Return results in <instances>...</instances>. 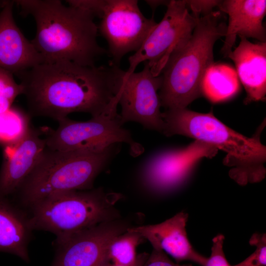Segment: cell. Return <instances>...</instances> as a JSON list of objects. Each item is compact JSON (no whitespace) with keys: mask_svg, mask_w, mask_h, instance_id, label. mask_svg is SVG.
Wrapping results in <instances>:
<instances>
[{"mask_svg":"<svg viewBox=\"0 0 266 266\" xmlns=\"http://www.w3.org/2000/svg\"><path fill=\"white\" fill-rule=\"evenodd\" d=\"M149 256V254L143 252L137 255L136 259L134 263L129 265L116 264L105 261L100 266H142Z\"/></svg>","mask_w":266,"mask_h":266,"instance_id":"4316f807","label":"cell"},{"mask_svg":"<svg viewBox=\"0 0 266 266\" xmlns=\"http://www.w3.org/2000/svg\"><path fill=\"white\" fill-rule=\"evenodd\" d=\"M217 150L213 146L195 140L184 148L160 154L146 165L144 182L156 192L172 191L186 181L202 158L214 156Z\"/></svg>","mask_w":266,"mask_h":266,"instance_id":"7c38bea8","label":"cell"},{"mask_svg":"<svg viewBox=\"0 0 266 266\" xmlns=\"http://www.w3.org/2000/svg\"><path fill=\"white\" fill-rule=\"evenodd\" d=\"M23 92V86L15 81L13 74L0 68V113L9 109Z\"/></svg>","mask_w":266,"mask_h":266,"instance_id":"7402d4cb","label":"cell"},{"mask_svg":"<svg viewBox=\"0 0 266 266\" xmlns=\"http://www.w3.org/2000/svg\"><path fill=\"white\" fill-rule=\"evenodd\" d=\"M44 127L32 124L25 136L16 144L3 148L0 169V198L13 196L33 170L46 145Z\"/></svg>","mask_w":266,"mask_h":266,"instance_id":"4fadbf2b","label":"cell"},{"mask_svg":"<svg viewBox=\"0 0 266 266\" xmlns=\"http://www.w3.org/2000/svg\"><path fill=\"white\" fill-rule=\"evenodd\" d=\"M249 244L256 247L255 251L241 262L231 266H266V233H254L249 240Z\"/></svg>","mask_w":266,"mask_h":266,"instance_id":"603a6c76","label":"cell"},{"mask_svg":"<svg viewBox=\"0 0 266 266\" xmlns=\"http://www.w3.org/2000/svg\"><path fill=\"white\" fill-rule=\"evenodd\" d=\"M163 133L166 136L181 135L213 146L227 153L224 164L230 168L229 176L238 184L259 183L266 174V147L260 140L264 126L251 137L229 128L212 111L200 113L185 108L162 112Z\"/></svg>","mask_w":266,"mask_h":266,"instance_id":"3957f363","label":"cell"},{"mask_svg":"<svg viewBox=\"0 0 266 266\" xmlns=\"http://www.w3.org/2000/svg\"><path fill=\"white\" fill-rule=\"evenodd\" d=\"M14 3L21 14L30 15L36 23V34L31 41L44 63L70 61L95 66L106 51L98 42L95 16L87 10L65 6L58 0H18Z\"/></svg>","mask_w":266,"mask_h":266,"instance_id":"7a4b0ae2","label":"cell"},{"mask_svg":"<svg viewBox=\"0 0 266 266\" xmlns=\"http://www.w3.org/2000/svg\"><path fill=\"white\" fill-rule=\"evenodd\" d=\"M130 228L109 242L106 250V261L123 265H131L135 262L136 249L145 239Z\"/></svg>","mask_w":266,"mask_h":266,"instance_id":"44dd1931","label":"cell"},{"mask_svg":"<svg viewBox=\"0 0 266 266\" xmlns=\"http://www.w3.org/2000/svg\"><path fill=\"white\" fill-rule=\"evenodd\" d=\"M125 72L111 64L89 66L61 61L43 63L15 75L30 116L58 121L75 112L98 116L118 106Z\"/></svg>","mask_w":266,"mask_h":266,"instance_id":"6da1fadb","label":"cell"},{"mask_svg":"<svg viewBox=\"0 0 266 266\" xmlns=\"http://www.w3.org/2000/svg\"><path fill=\"white\" fill-rule=\"evenodd\" d=\"M227 25L220 11L199 17L187 43L170 56L160 75L159 95L166 110L185 108L201 95V83L213 62V47L225 36Z\"/></svg>","mask_w":266,"mask_h":266,"instance_id":"277c9868","label":"cell"},{"mask_svg":"<svg viewBox=\"0 0 266 266\" xmlns=\"http://www.w3.org/2000/svg\"><path fill=\"white\" fill-rule=\"evenodd\" d=\"M142 266H192L191 264L181 265L171 261L166 254L159 249H153Z\"/></svg>","mask_w":266,"mask_h":266,"instance_id":"d4e9b609","label":"cell"},{"mask_svg":"<svg viewBox=\"0 0 266 266\" xmlns=\"http://www.w3.org/2000/svg\"><path fill=\"white\" fill-rule=\"evenodd\" d=\"M218 6L229 17L225 41L221 49L225 56H228L232 51L237 36L266 42V29L263 24L266 14V0H220Z\"/></svg>","mask_w":266,"mask_h":266,"instance_id":"2e32d148","label":"cell"},{"mask_svg":"<svg viewBox=\"0 0 266 266\" xmlns=\"http://www.w3.org/2000/svg\"><path fill=\"white\" fill-rule=\"evenodd\" d=\"M141 71H125L119 92L122 123L136 122L146 129L163 133L164 122L159 95L161 75L155 76L147 62Z\"/></svg>","mask_w":266,"mask_h":266,"instance_id":"30bf717a","label":"cell"},{"mask_svg":"<svg viewBox=\"0 0 266 266\" xmlns=\"http://www.w3.org/2000/svg\"><path fill=\"white\" fill-rule=\"evenodd\" d=\"M145 2L150 6L152 9L154 11L156 7L160 5H167L169 1L166 0H145Z\"/></svg>","mask_w":266,"mask_h":266,"instance_id":"83f0119b","label":"cell"},{"mask_svg":"<svg viewBox=\"0 0 266 266\" xmlns=\"http://www.w3.org/2000/svg\"><path fill=\"white\" fill-rule=\"evenodd\" d=\"M188 214L184 212L159 224L132 227L130 229L147 240L153 249H159L177 262L189 261L205 266L207 258L196 251L187 236Z\"/></svg>","mask_w":266,"mask_h":266,"instance_id":"5bb4252c","label":"cell"},{"mask_svg":"<svg viewBox=\"0 0 266 266\" xmlns=\"http://www.w3.org/2000/svg\"><path fill=\"white\" fill-rule=\"evenodd\" d=\"M225 236L219 234L212 239L210 257L207 259L205 266H231L228 263L223 250Z\"/></svg>","mask_w":266,"mask_h":266,"instance_id":"cb8c5ba5","label":"cell"},{"mask_svg":"<svg viewBox=\"0 0 266 266\" xmlns=\"http://www.w3.org/2000/svg\"><path fill=\"white\" fill-rule=\"evenodd\" d=\"M32 117L23 109L12 106L0 113V146L3 148L19 141L30 128Z\"/></svg>","mask_w":266,"mask_h":266,"instance_id":"ffe728a7","label":"cell"},{"mask_svg":"<svg viewBox=\"0 0 266 266\" xmlns=\"http://www.w3.org/2000/svg\"><path fill=\"white\" fill-rule=\"evenodd\" d=\"M119 144L98 150L60 151L46 147L14 195L27 207L54 195L92 189L96 177L118 152Z\"/></svg>","mask_w":266,"mask_h":266,"instance_id":"5b68a950","label":"cell"},{"mask_svg":"<svg viewBox=\"0 0 266 266\" xmlns=\"http://www.w3.org/2000/svg\"><path fill=\"white\" fill-rule=\"evenodd\" d=\"M162 20L150 32L140 48L129 58L128 72L147 62L155 76L160 75L171 54L191 37L200 16L190 13L185 0H169Z\"/></svg>","mask_w":266,"mask_h":266,"instance_id":"ba28073f","label":"cell"},{"mask_svg":"<svg viewBox=\"0 0 266 266\" xmlns=\"http://www.w3.org/2000/svg\"><path fill=\"white\" fill-rule=\"evenodd\" d=\"M13 1L2 2L0 12V68L13 75L43 63L41 55L24 35L13 16Z\"/></svg>","mask_w":266,"mask_h":266,"instance_id":"9a60e30c","label":"cell"},{"mask_svg":"<svg viewBox=\"0 0 266 266\" xmlns=\"http://www.w3.org/2000/svg\"><path fill=\"white\" fill-rule=\"evenodd\" d=\"M120 193L102 188L71 191L54 195L27 207L30 225L34 230L49 232L60 240L79 231L120 218L115 207Z\"/></svg>","mask_w":266,"mask_h":266,"instance_id":"8992f818","label":"cell"},{"mask_svg":"<svg viewBox=\"0 0 266 266\" xmlns=\"http://www.w3.org/2000/svg\"><path fill=\"white\" fill-rule=\"evenodd\" d=\"M188 9L193 13L200 16V13L206 14L212 11L215 6H218L220 0H185Z\"/></svg>","mask_w":266,"mask_h":266,"instance_id":"484cf974","label":"cell"},{"mask_svg":"<svg viewBox=\"0 0 266 266\" xmlns=\"http://www.w3.org/2000/svg\"><path fill=\"white\" fill-rule=\"evenodd\" d=\"M119 219L103 222L55 241L56 254L51 266H100L105 260L111 240L130 227Z\"/></svg>","mask_w":266,"mask_h":266,"instance_id":"8fae6325","label":"cell"},{"mask_svg":"<svg viewBox=\"0 0 266 266\" xmlns=\"http://www.w3.org/2000/svg\"><path fill=\"white\" fill-rule=\"evenodd\" d=\"M98 31L106 40L110 64L119 66L123 57L135 52L156 26L141 12L136 0H103Z\"/></svg>","mask_w":266,"mask_h":266,"instance_id":"9c48e42d","label":"cell"},{"mask_svg":"<svg viewBox=\"0 0 266 266\" xmlns=\"http://www.w3.org/2000/svg\"><path fill=\"white\" fill-rule=\"evenodd\" d=\"M237 47L228 55L246 92L245 104L264 101L266 94V42L253 43L240 37Z\"/></svg>","mask_w":266,"mask_h":266,"instance_id":"e0dca14e","label":"cell"},{"mask_svg":"<svg viewBox=\"0 0 266 266\" xmlns=\"http://www.w3.org/2000/svg\"><path fill=\"white\" fill-rule=\"evenodd\" d=\"M58 122L56 130L44 127L46 147L51 150H98L125 143L133 156H138L144 151L143 147L133 140L129 130L123 128L117 106L84 122L66 117Z\"/></svg>","mask_w":266,"mask_h":266,"instance_id":"52a82bcc","label":"cell"},{"mask_svg":"<svg viewBox=\"0 0 266 266\" xmlns=\"http://www.w3.org/2000/svg\"><path fill=\"white\" fill-rule=\"evenodd\" d=\"M33 231L28 214L8 198H0V252L29 262L28 246Z\"/></svg>","mask_w":266,"mask_h":266,"instance_id":"ac0fdd59","label":"cell"},{"mask_svg":"<svg viewBox=\"0 0 266 266\" xmlns=\"http://www.w3.org/2000/svg\"><path fill=\"white\" fill-rule=\"evenodd\" d=\"M239 90L236 70L226 64L213 63L207 68L201 80V95L214 103L230 100Z\"/></svg>","mask_w":266,"mask_h":266,"instance_id":"d6986e66","label":"cell"}]
</instances>
